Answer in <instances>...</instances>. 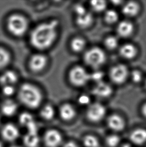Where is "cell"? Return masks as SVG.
I'll return each instance as SVG.
<instances>
[{"label": "cell", "instance_id": "1", "mask_svg": "<svg viewBox=\"0 0 146 147\" xmlns=\"http://www.w3.org/2000/svg\"><path fill=\"white\" fill-rule=\"evenodd\" d=\"M58 25V21L53 20L38 25L30 35L32 46L39 50L46 49L51 47L57 37Z\"/></svg>", "mask_w": 146, "mask_h": 147}, {"label": "cell", "instance_id": "2", "mask_svg": "<svg viewBox=\"0 0 146 147\" xmlns=\"http://www.w3.org/2000/svg\"><path fill=\"white\" fill-rule=\"evenodd\" d=\"M18 96L22 104L32 109L39 107L42 101L41 92L32 84H25L21 86Z\"/></svg>", "mask_w": 146, "mask_h": 147}, {"label": "cell", "instance_id": "3", "mask_svg": "<svg viewBox=\"0 0 146 147\" xmlns=\"http://www.w3.org/2000/svg\"><path fill=\"white\" fill-rule=\"evenodd\" d=\"M7 27L10 33L14 36H22L28 30V21L24 16L14 14L8 19Z\"/></svg>", "mask_w": 146, "mask_h": 147}, {"label": "cell", "instance_id": "4", "mask_svg": "<svg viewBox=\"0 0 146 147\" xmlns=\"http://www.w3.org/2000/svg\"><path fill=\"white\" fill-rule=\"evenodd\" d=\"M106 56L104 52L99 48H93L85 54L84 60L87 65L92 67L98 68L105 63Z\"/></svg>", "mask_w": 146, "mask_h": 147}, {"label": "cell", "instance_id": "5", "mask_svg": "<svg viewBox=\"0 0 146 147\" xmlns=\"http://www.w3.org/2000/svg\"><path fill=\"white\" fill-rule=\"evenodd\" d=\"M69 80L73 85L82 86L85 85L90 80V74L84 68L76 66L70 72Z\"/></svg>", "mask_w": 146, "mask_h": 147}, {"label": "cell", "instance_id": "6", "mask_svg": "<svg viewBox=\"0 0 146 147\" xmlns=\"http://www.w3.org/2000/svg\"><path fill=\"white\" fill-rule=\"evenodd\" d=\"M106 114V109L100 103H95L91 105L87 111L88 119L93 122H98L103 119Z\"/></svg>", "mask_w": 146, "mask_h": 147}, {"label": "cell", "instance_id": "7", "mask_svg": "<svg viewBox=\"0 0 146 147\" xmlns=\"http://www.w3.org/2000/svg\"><path fill=\"white\" fill-rule=\"evenodd\" d=\"M128 76V70L126 66L120 64L112 68L110 72V76L113 82L117 84L124 82Z\"/></svg>", "mask_w": 146, "mask_h": 147}, {"label": "cell", "instance_id": "8", "mask_svg": "<svg viewBox=\"0 0 146 147\" xmlns=\"http://www.w3.org/2000/svg\"><path fill=\"white\" fill-rule=\"evenodd\" d=\"M44 142L47 147H58L62 142V136L56 129L48 130L44 136Z\"/></svg>", "mask_w": 146, "mask_h": 147}, {"label": "cell", "instance_id": "9", "mask_svg": "<svg viewBox=\"0 0 146 147\" xmlns=\"http://www.w3.org/2000/svg\"><path fill=\"white\" fill-rule=\"evenodd\" d=\"M47 63V59L41 54L32 56L29 61V67L32 71L39 72L45 68Z\"/></svg>", "mask_w": 146, "mask_h": 147}, {"label": "cell", "instance_id": "10", "mask_svg": "<svg viewBox=\"0 0 146 147\" xmlns=\"http://www.w3.org/2000/svg\"><path fill=\"white\" fill-rule=\"evenodd\" d=\"M18 127L13 123H7L4 125L1 131V135L4 139L8 142H13L19 136Z\"/></svg>", "mask_w": 146, "mask_h": 147}, {"label": "cell", "instance_id": "11", "mask_svg": "<svg viewBox=\"0 0 146 147\" xmlns=\"http://www.w3.org/2000/svg\"><path fill=\"white\" fill-rule=\"evenodd\" d=\"M112 88L108 84L101 82L97 83L93 90V94L99 98H107L112 94Z\"/></svg>", "mask_w": 146, "mask_h": 147}, {"label": "cell", "instance_id": "12", "mask_svg": "<svg viewBox=\"0 0 146 147\" xmlns=\"http://www.w3.org/2000/svg\"><path fill=\"white\" fill-rule=\"evenodd\" d=\"M18 80L17 74L12 70L5 72L0 76V84L3 86H13Z\"/></svg>", "mask_w": 146, "mask_h": 147}, {"label": "cell", "instance_id": "13", "mask_svg": "<svg viewBox=\"0 0 146 147\" xmlns=\"http://www.w3.org/2000/svg\"><path fill=\"white\" fill-rule=\"evenodd\" d=\"M1 109L4 115L7 117H12L17 112L18 105L12 100H6L2 103Z\"/></svg>", "mask_w": 146, "mask_h": 147}, {"label": "cell", "instance_id": "14", "mask_svg": "<svg viewBox=\"0 0 146 147\" xmlns=\"http://www.w3.org/2000/svg\"><path fill=\"white\" fill-rule=\"evenodd\" d=\"M108 125L111 129L115 131H120L124 127V121L120 116L114 115L109 117Z\"/></svg>", "mask_w": 146, "mask_h": 147}, {"label": "cell", "instance_id": "15", "mask_svg": "<svg viewBox=\"0 0 146 147\" xmlns=\"http://www.w3.org/2000/svg\"><path fill=\"white\" fill-rule=\"evenodd\" d=\"M60 115L62 119L69 121L73 119L76 115L74 107L70 104H64L60 109Z\"/></svg>", "mask_w": 146, "mask_h": 147}, {"label": "cell", "instance_id": "16", "mask_svg": "<svg viewBox=\"0 0 146 147\" xmlns=\"http://www.w3.org/2000/svg\"><path fill=\"white\" fill-rule=\"evenodd\" d=\"M23 141L27 147H37L40 142L38 131H27Z\"/></svg>", "mask_w": 146, "mask_h": 147}, {"label": "cell", "instance_id": "17", "mask_svg": "<svg viewBox=\"0 0 146 147\" xmlns=\"http://www.w3.org/2000/svg\"><path fill=\"white\" fill-rule=\"evenodd\" d=\"M130 139L133 143L137 145H142L146 142V130L138 129L131 134Z\"/></svg>", "mask_w": 146, "mask_h": 147}, {"label": "cell", "instance_id": "18", "mask_svg": "<svg viewBox=\"0 0 146 147\" xmlns=\"http://www.w3.org/2000/svg\"><path fill=\"white\" fill-rule=\"evenodd\" d=\"M133 26L128 21H123L119 24L117 27V32L119 36L127 37L132 34L133 31Z\"/></svg>", "mask_w": 146, "mask_h": 147}, {"label": "cell", "instance_id": "19", "mask_svg": "<svg viewBox=\"0 0 146 147\" xmlns=\"http://www.w3.org/2000/svg\"><path fill=\"white\" fill-rule=\"evenodd\" d=\"M120 54L122 56L125 58L129 59H132L136 55V48L132 44H125L121 48Z\"/></svg>", "mask_w": 146, "mask_h": 147}, {"label": "cell", "instance_id": "20", "mask_svg": "<svg viewBox=\"0 0 146 147\" xmlns=\"http://www.w3.org/2000/svg\"><path fill=\"white\" fill-rule=\"evenodd\" d=\"M93 21V16L89 12H86L81 15L77 16V24L81 28H87Z\"/></svg>", "mask_w": 146, "mask_h": 147}, {"label": "cell", "instance_id": "21", "mask_svg": "<svg viewBox=\"0 0 146 147\" xmlns=\"http://www.w3.org/2000/svg\"><path fill=\"white\" fill-rule=\"evenodd\" d=\"M139 7L138 5L133 2H129L125 5L123 8V13L126 16L133 17L138 13Z\"/></svg>", "mask_w": 146, "mask_h": 147}, {"label": "cell", "instance_id": "22", "mask_svg": "<svg viewBox=\"0 0 146 147\" xmlns=\"http://www.w3.org/2000/svg\"><path fill=\"white\" fill-rule=\"evenodd\" d=\"M55 113V109L51 105H46L42 109L41 115L44 119L51 120L54 117Z\"/></svg>", "mask_w": 146, "mask_h": 147}, {"label": "cell", "instance_id": "23", "mask_svg": "<svg viewBox=\"0 0 146 147\" xmlns=\"http://www.w3.org/2000/svg\"><path fill=\"white\" fill-rule=\"evenodd\" d=\"M19 121L22 125L26 128L35 123L33 116L30 113L26 112L22 113L20 115Z\"/></svg>", "mask_w": 146, "mask_h": 147}, {"label": "cell", "instance_id": "24", "mask_svg": "<svg viewBox=\"0 0 146 147\" xmlns=\"http://www.w3.org/2000/svg\"><path fill=\"white\" fill-rule=\"evenodd\" d=\"M10 54L4 48L0 47V69H3L8 65L10 63Z\"/></svg>", "mask_w": 146, "mask_h": 147}, {"label": "cell", "instance_id": "25", "mask_svg": "<svg viewBox=\"0 0 146 147\" xmlns=\"http://www.w3.org/2000/svg\"><path fill=\"white\" fill-rule=\"evenodd\" d=\"M85 42L83 39L76 38L74 39L71 42V46L72 49L76 52H80L84 49L85 47Z\"/></svg>", "mask_w": 146, "mask_h": 147}, {"label": "cell", "instance_id": "26", "mask_svg": "<svg viewBox=\"0 0 146 147\" xmlns=\"http://www.w3.org/2000/svg\"><path fill=\"white\" fill-rule=\"evenodd\" d=\"M83 143L85 147H99V143L96 138L93 136L88 135L84 138Z\"/></svg>", "mask_w": 146, "mask_h": 147}, {"label": "cell", "instance_id": "27", "mask_svg": "<svg viewBox=\"0 0 146 147\" xmlns=\"http://www.w3.org/2000/svg\"><path fill=\"white\" fill-rule=\"evenodd\" d=\"M91 6L94 11L101 12L106 9L107 4L105 1H92L91 2Z\"/></svg>", "mask_w": 146, "mask_h": 147}, {"label": "cell", "instance_id": "28", "mask_svg": "<svg viewBox=\"0 0 146 147\" xmlns=\"http://www.w3.org/2000/svg\"><path fill=\"white\" fill-rule=\"evenodd\" d=\"M105 18L108 23H114L118 19V14L114 10H108L105 13Z\"/></svg>", "mask_w": 146, "mask_h": 147}, {"label": "cell", "instance_id": "29", "mask_svg": "<svg viewBox=\"0 0 146 147\" xmlns=\"http://www.w3.org/2000/svg\"><path fill=\"white\" fill-rule=\"evenodd\" d=\"M118 44V39L114 36L109 37L105 41V46L110 50L114 49L116 48Z\"/></svg>", "mask_w": 146, "mask_h": 147}, {"label": "cell", "instance_id": "30", "mask_svg": "<svg viewBox=\"0 0 146 147\" xmlns=\"http://www.w3.org/2000/svg\"><path fill=\"white\" fill-rule=\"evenodd\" d=\"M120 142V139L118 136L112 135L108 136L106 139L108 146L110 147H115L118 146Z\"/></svg>", "mask_w": 146, "mask_h": 147}, {"label": "cell", "instance_id": "31", "mask_svg": "<svg viewBox=\"0 0 146 147\" xmlns=\"http://www.w3.org/2000/svg\"><path fill=\"white\" fill-rule=\"evenodd\" d=\"M103 77H104V74L103 72L99 71L94 72L90 75V79L97 82V83L102 82Z\"/></svg>", "mask_w": 146, "mask_h": 147}, {"label": "cell", "instance_id": "32", "mask_svg": "<svg viewBox=\"0 0 146 147\" xmlns=\"http://www.w3.org/2000/svg\"><path fill=\"white\" fill-rule=\"evenodd\" d=\"M2 92L4 95L7 96H11L15 93V90L13 86H3Z\"/></svg>", "mask_w": 146, "mask_h": 147}, {"label": "cell", "instance_id": "33", "mask_svg": "<svg viewBox=\"0 0 146 147\" xmlns=\"http://www.w3.org/2000/svg\"><path fill=\"white\" fill-rule=\"evenodd\" d=\"M131 78L133 81L135 83H138L142 80V76L140 72L138 70H134L132 72Z\"/></svg>", "mask_w": 146, "mask_h": 147}, {"label": "cell", "instance_id": "34", "mask_svg": "<svg viewBox=\"0 0 146 147\" xmlns=\"http://www.w3.org/2000/svg\"><path fill=\"white\" fill-rule=\"evenodd\" d=\"M75 11L77 15V16L81 15L87 12L85 8L81 5H77L75 6Z\"/></svg>", "mask_w": 146, "mask_h": 147}, {"label": "cell", "instance_id": "35", "mask_svg": "<svg viewBox=\"0 0 146 147\" xmlns=\"http://www.w3.org/2000/svg\"><path fill=\"white\" fill-rule=\"evenodd\" d=\"M79 101L81 105H86L89 104L90 100V98L88 97V96L84 95V96H81L80 97Z\"/></svg>", "mask_w": 146, "mask_h": 147}, {"label": "cell", "instance_id": "36", "mask_svg": "<svg viewBox=\"0 0 146 147\" xmlns=\"http://www.w3.org/2000/svg\"><path fill=\"white\" fill-rule=\"evenodd\" d=\"M64 147H78L77 144L73 141L68 142L64 145Z\"/></svg>", "mask_w": 146, "mask_h": 147}, {"label": "cell", "instance_id": "37", "mask_svg": "<svg viewBox=\"0 0 146 147\" xmlns=\"http://www.w3.org/2000/svg\"><path fill=\"white\" fill-rule=\"evenodd\" d=\"M142 113L146 117V103L143 107Z\"/></svg>", "mask_w": 146, "mask_h": 147}, {"label": "cell", "instance_id": "38", "mask_svg": "<svg viewBox=\"0 0 146 147\" xmlns=\"http://www.w3.org/2000/svg\"><path fill=\"white\" fill-rule=\"evenodd\" d=\"M122 147H133L130 144H125L124 145H123Z\"/></svg>", "mask_w": 146, "mask_h": 147}, {"label": "cell", "instance_id": "39", "mask_svg": "<svg viewBox=\"0 0 146 147\" xmlns=\"http://www.w3.org/2000/svg\"><path fill=\"white\" fill-rule=\"evenodd\" d=\"M20 147V146H12L11 147Z\"/></svg>", "mask_w": 146, "mask_h": 147}, {"label": "cell", "instance_id": "40", "mask_svg": "<svg viewBox=\"0 0 146 147\" xmlns=\"http://www.w3.org/2000/svg\"><path fill=\"white\" fill-rule=\"evenodd\" d=\"M0 147H3V145H2V144L0 142Z\"/></svg>", "mask_w": 146, "mask_h": 147}, {"label": "cell", "instance_id": "41", "mask_svg": "<svg viewBox=\"0 0 146 147\" xmlns=\"http://www.w3.org/2000/svg\"></svg>", "mask_w": 146, "mask_h": 147}]
</instances>
